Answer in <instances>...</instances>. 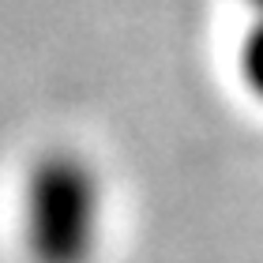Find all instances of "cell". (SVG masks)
Wrapping results in <instances>:
<instances>
[{
	"mask_svg": "<svg viewBox=\"0 0 263 263\" xmlns=\"http://www.w3.org/2000/svg\"><path fill=\"white\" fill-rule=\"evenodd\" d=\"M105 230V184L94 162L53 151L23 188V241L34 263H90Z\"/></svg>",
	"mask_w": 263,
	"mask_h": 263,
	"instance_id": "cell-1",
	"label": "cell"
},
{
	"mask_svg": "<svg viewBox=\"0 0 263 263\" xmlns=\"http://www.w3.org/2000/svg\"><path fill=\"white\" fill-rule=\"evenodd\" d=\"M237 68H241L245 87L263 102V15H252V23H248L241 53H237Z\"/></svg>",
	"mask_w": 263,
	"mask_h": 263,
	"instance_id": "cell-2",
	"label": "cell"
},
{
	"mask_svg": "<svg viewBox=\"0 0 263 263\" xmlns=\"http://www.w3.org/2000/svg\"><path fill=\"white\" fill-rule=\"evenodd\" d=\"M248 4V11H252V15H263V0H245Z\"/></svg>",
	"mask_w": 263,
	"mask_h": 263,
	"instance_id": "cell-3",
	"label": "cell"
}]
</instances>
